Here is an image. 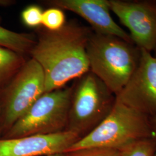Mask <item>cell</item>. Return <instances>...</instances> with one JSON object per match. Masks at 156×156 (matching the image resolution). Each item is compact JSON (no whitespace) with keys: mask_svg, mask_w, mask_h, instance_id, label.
Instances as JSON below:
<instances>
[{"mask_svg":"<svg viewBox=\"0 0 156 156\" xmlns=\"http://www.w3.org/2000/svg\"><path fill=\"white\" fill-rule=\"evenodd\" d=\"M93 31L79 23H66L57 31H42L30 51L44 73L45 93L63 87L90 71L86 46Z\"/></svg>","mask_w":156,"mask_h":156,"instance_id":"1","label":"cell"},{"mask_svg":"<svg viewBox=\"0 0 156 156\" xmlns=\"http://www.w3.org/2000/svg\"><path fill=\"white\" fill-rule=\"evenodd\" d=\"M90 71L117 95L124 87L140 63V49L115 36L93 32L86 46Z\"/></svg>","mask_w":156,"mask_h":156,"instance_id":"2","label":"cell"},{"mask_svg":"<svg viewBox=\"0 0 156 156\" xmlns=\"http://www.w3.org/2000/svg\"><path fill=\"white\" fill-rule=\"evenodd\" d=\"M152 138L150 117L116 100L109 115L68 151L89 147L120 151L135 141Z\"/></svg>","mask_w":156,"mask_h":156,"instance_id":"3","label":"cell"},{"mask_svg":"<svg viewBox=\"0 0 156 156\" xmlns=\"http://www.w3.org/2000/svg\"><path fill=\"white\" fill-rule=\"evenodd\" d=\"M115 102V94L90 71L73 86L66 131L83 138L109 115Z\"/></svg>","mask_w":156,"mask_h":156,"instance_id":"4","label":"cell"},{"mask_svg":"<svg viewBox=\"0 0 156 156\" xmlns=\"http://www.w3.org/2000/svg\"><path fill=\"white\" fill-rule=\"evenodd\" d=\"M73 87L45 93L1 138L51 135L66 131Z\"/></svg>","mask_w":156,"mask_h":156,"instance_id":"5","label":"cell"},{"mask_svg":"<svg viewBox=\"0 0 156 156\" xmlns=\"http://www.w3.org/2000/svg\"><path fill=\"white\" fill-rule=\"evenodd\" d=\"M45 93L43 70L31 58L0 91L1 138Z\"/></svg>","mask_w":156,"mask_h":156,"instance_id":"6","label":"cell"},{"mask_svg":"<svg viewBox=\"0 0 156 156\" xmlns=\"http://www.w3.org/2000/svg\"><path fill=\"white\" fill-rule=\"evenodd\" d=\"M140 53L138 66L116 100L151 118L156 115V54Z\"/></svg>","mask_w":156,"mask_h":156,"instance_id":"7","label":"cell"},{"mask_svg":"<svg viewBox=\"0 0 156 156\" xmlns=\"http://www.w3.org/2000/svg\"><path fill=\"white\" fill-rule=\"evenodd\" d=\"M111 11L129 31L140 49L151 52L156 48V2L108 0Z\"/></svg>","mask_w":156,"mask_h":156,"instance_id":"8","label":"cell"},{"mask_svg":"<svg viewBox=\"0 0 156 156\" xmlns=\"http://www.w3.org/2000/svg\"><path fill=\"white\" fill-rule=\"evenodd\" d=\"M79 140L77 135L68 131L17 138H0V156H46L64 153Z\"/></svg>","mask_w":156,"mask_h":156,"instance_id":"9","label":"cell"},{"mask_svg":"<svg viewBox=\"0 0 156 156\" xmlns=\"http://www.w3.org/2000/svg\"><path fill=\"white\" fill-rule=\"evenodd\" d=\"M48 3L82 17L95 33L115 36L134 44L129 34L112 19L108 0H52Z\"/></svg>","mask_w":156,"mask_h":156,"instance_id":"10","label":"cell"},{"mask_svg":"<svg viewBox=\"0 0 156 156\" xmlns=\"http://www.w3.org/2000/svg\"><path fill=\"white\" fill-rule=\"evenodd\" d=\"M37 38L31 34L17 33L0 25V46L20 55L30 53Z\"/></svg>","mask_w":156,"mask_h":156,"instance_id":"11","label":"cell"},{"mask_svg":"<svg viewBox=\"0 0 156 156\" xmlns=\"http://www.w3.org/2000/svg\"><path fill=\"white\" fill-rule=\"evenodd\" d=\"M25 62L22 55L0 46V91Z\"/></svg>","mask_w":156,"mask_h":156,"instance_id":"12","label":"cell"},{"mask_svg":"<svg viewBox=\"0 0 156 156\" xmlns=\"http://www.w3.org/2000/svg\"><path fill=\"white\" fill-rule=\"evenodd\" d=\"M122 156H154L156 142L153 138L135 141L120 150Z\"/></svg>","mask_w":156,"mask_h":156,"instance_id":"13","label":"cell"},{"mask_svg":"<svg viewBox=\"0 0 156 156\" xmlns=\"http://www.w3.org/2000/svg\"><path fill=\"white\" fill-rule=\"evenodd\" d=\"M66 16L61 9L53 7L43 11L41 25L49 31L58 30L66 24Z\"/></svg>","mask_w":156,"mask_h":156,"instance_id":"14","label":"cell"},{"mask_svg":"<svg viewBox=\"0 0 156 156\" xmlns=\"http://www.w3.org/2000/svg\"><path fill=\"white\" fill-rule=\"evenodd\" d=\"M65 153L66 156H122L120 151L107 147H89Z\"/></svg>","mask_w":156,"mask_h":156,"instance_id":"15","label":"cell"},{"mask_svg":"<svg viewBox=\"0 0 156 156\" xmlns=\"http://www.w3.org/2000/svg\"><path fill=\"white\" fill-rule=\"evenodd\" d=\"M42 13V9L38 6H28L22 12L23 22L29 27H39L41 25Z\"/></svg>","mask_w":156,"mask_h":156,"instance_id":"16","label":"cell"},{"mask_svg":"<svg viewBox=\"0 0 156 156\" xmlns=\"http://www.w3.org/2000/svg\"><path fill=\"white\" fill-rule=\"evenodd\" d=\"M152 138L156 142V115L150 118Z\"/></svg>","mask_w":156,"mask_h":156,"instance_id":"17","label":"cell"},{"mask_svg":"<svg viewBox=\"0 0 156 156\" xmlns=\"http://www.w3.org/2000/svg\"><path fill=\"white\" fill-rule=\"evenodd\" d=\"M13 1L11 0H0V6L10 5L13 4Z\"/></svg>","mask_w":156,"mask_h":156,"instance_id":"18","label":"cell"},{"mask_svg":"<svg viewBox=\"0 0 156 156\" xmlns=\"http://www.w3.org/2000/svg\"><path fill=\"white\" fill-rule=\"evenodd\" d=\"M46 156H66V154L65 153H57V154H50V155Z\"/></svg>","mask_w":156,"mask_h":156,"instance_id":"19","label":"cell"},{"mask_svg":"<svg viewBox=\"0 0 156 156\" xmlns=\"http://www.w3.org/2000/svg\"><path fill=\"white\" fill-rule=\"evenodd\" d=\"M1 105H0V122H1ZM1 130H0V138H1Z\"/></svg>","mask_w":156,"mask_h":156,"instance_id":"20","label":"cell"},{"mask_svg":"<svg viewBox=\"0 0 156 156\" xmlns=\"http://www.w3.org/2000/svg\"><path fill=\"white\" fill-rule=\"evenodd\" d=\"M154 156H156V153H155V154H154Z\"/></svg>","mask_w":156,"mask_h":156,"instance_id":"21","label":"cell"},{"mask_svg":"<svg viewBox=\"0 0 156 156\" xmlns=\"http://www.w3.org/2000/svg\"><path fill=\"white\" fill-rule=\"evenodd\" d=\"M154 51H156V49H155V50H154Z\"/></svg>","mask_w":156,"mask_h":156,"instance_id":"22","label":"cell"}]
</instances>
